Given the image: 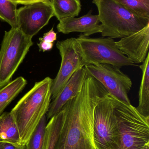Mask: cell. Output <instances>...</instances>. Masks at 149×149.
Wrapping results in <instances>:
<instances>
[{
	"instance_id": "obj_4",
	"label": "cell",
	"mask_w": 149,
	"mask_h": 149,
	"mask_svg": "<svg viewBox=\"0 0 149 149\" xmlns=\"http://www.w3.org/2000/svg\"><path fill=\"white\" fill-rule=\"evenodd\" d=\"M120 134L118 149H141L149 142V117L111 96Z\"/></svg>"
},
{
	"instance_id": "obj_8",
	"label": "cell",
	"mask_w": 149,
	"mask_h": 149,
	"mask_svg": "<svg viewBox=\"0 0 149 149\" xmlns=\"http://www.w3.org/2000/svg\"><path fill=\"white\" fill-rule=\"evenodd\" d=\"M56 46L59 51L61 62L57 74L52 81L51 93L52 100L60 93L73 74L85 66L77 38H71L58 41Z\"/></svg>"
},
{
	"instance_id": "obj_1",
	"label": "cell",
	"mask_w": 149,
	"mask_h": 149,
	"mask_svg": "<svg viewBox=\"0 0 149 149\" xmlns=\"http://www.w3.org/2000/svg\"><path fill=\"white\" fill-rule=\"evenodd\" d=\"M108 94L87 73L81 91L64 106V116L54 149H99L94 136V109Z\"/></svg>"
},
{
	"instance_id": "obj_5",
	"label": "cell",
	"mask_w": 149,
	"mask_h": 149,
	"mask_svg": "<svg viewBox=\"0 0 149 149\" xmlns=\"http://www.w3.org/2000/svg\"><path fill=\"white\" fill-rule=\"evenodd\" d=\"M18 28L5 31L0 49V89L8 84L33 45Z\"/></svg>"
},
{
	"instance_id": "obj_18",
	"label": "cell",
	"mask_w": 149,
	"mask_h": 149,
	"mask_svg": "<svg viewBox=\"0 0 149 149\" xmlns=\"http://www.w3.org/2000/svg\"><path fill=\"white\" fill-rule=\"evenodd\" d=\"M64 116V109H62L51 118L46 125L43 149H54Z\"/></svg>"
},
{
	"instance_id": "obj_23",
	"label": "cell",
	"mask_w": 149,
	"mask_h": 149,
	"mask_svg": "<svg viewBox=\"0 0 149 149\" xmlns=\"http://www.w3.org/2000/svg\"><path fill=\"white\" fill-rule=\"evenodd\" d=\"M39 51H45L51 50L53 47L52 43H47L43 41H40L39 43L38 44Z\"/></svg>"
},
{
	"instance_id": "obj_13",
	"label": "cell",
	"mask_w": 149,
	"mask_h": 149,
	"mask_svg": "<svg viewBox=\"0 0 149 149\" xmlns=\"http://www.w3.org/2000/svg\"><path fill=\"white\" fill-rule=\"evenodd\" d=\"M92 11L79 17H72L59 22L58 31L64 34L71 32H80L85 36L101 32L98 15H93Z\"/></svg>"
},
{
	"instance_id": "obj_14",
	"label": "cell",
	"mask_w": 149,
	"mask_h": 149,
	"mask_svg": "<svg viewBox=\"0 0 149 149\" xmlns=\"http://www.w3.org/2000/svg\"><path fill=\"white\" fill-rule=\"evenodd\" d=\"M0 141L22 145L17 126L10 112H4L0 116Z\"/></svg>"
},
{
	"instance_id": "obj_12",
	"label": "cell",
	"mask_w": 149,
	"mask_h": 149,
	"mask_svg": "<svg viewBox=\"0 0 149 149\" xmlns=\"http://www.w3.org/2000/svg\"><path fill=\"white\" fill-rule=\"evenodd\" d=\"M87 72L85 67L73 74L60 93L50 102L46 113L47 120L57 115L67 102L76 97L81 91Z\"/></svg>"
},
{
	"instance_id": "obj_16",
	"label": "cell",
	"mask_w": 149,
	"mask_h": 149,
	"mask_svg": "<svg viewBox=\"0 0 149 149\" xmlns=\"http://www.w3.org/2000/svg\"><path fill=\"white\" fill-rule=\"evenodd\" d=\"M54 16L60 21L78 16L81 5L80 0H50Z\"/></svg>"
},
{
	"instance_id": "obj_15",
	"label": "cell",
	"mask_w": 149,
	"mask_h": 149,
	"mask_svg": "<svg viewBox=\"0 0 149 149\" xmlns=\"http://www.w3.org/2000/svg\"><path fill=\"white\" fill-rule=\"evenodd\" d=\"M140 68L142 71L139 93V105L137 111L143 116L149 117V54Z\"/></svg>"
},
{
	"instance_id": "obj_7",
	"label": "cell",
	"mask_w": 149,
	"mask_h": 149,
	"mask_svg": "<svg viewBox=\"0 0 149 149\" xmlns=\"http://www.w3.org/2000/svg\"><path fill=\"white\" fill-rule=\"evenodd\" d=\"M94 136L99 149H118L120 134L111 95H107L95 107Z\"/></svg>"
},
{
	"instance_id": "obj_2",
	"label": "cell",
	"mask_w": 149,
	"mask_h": 149,
	"mask_svg": "<svg viewBox=\"0 0 149 149\" xmlns=\"http://www.w3.org/2000/svg\"><path fill=\"white\" fill-rule=\"evenodd\" d=\"M52 81L47 77L36 82L10 111L17 126L22 145H25L28 142L48 112L51 100Z\"/></svg>"
},
{
	"instance_id": "obj_10",
	"label": "cell",
	"mask_w": 149,
	"mask_h": 149,
	"mask_svg": "<svg viewBox=\"0 0 149 149\" xmlns=\"http://www.w3.org/2000/svg\"><path fill=\"white\" fill-rule=\"evenodd\" d=\"M53 16L50 1L25 5L17 9L18 28L24 34L32 38L48 24Z\"/></svg>"
},
{
	"instance_id": "obj_6",
	"label": "cell",
	"mask_w": 149,
	"mask_h": 149,
	"mask_svg": "<svg viewBox=\"0 0 149 149\" xmlns=\"http://www.w3.org/2000/svg\"><path fill=\"white\" fill-rule=\"evenodd\" d=\"M76 38L85 66L106 64L121 68L123 66L134 65V63L118 49L113 38H92L83 34Z\"/></svg>"
},
{
	"instance_id": "obj_3",
	"label": "cell",
	"mask_w": 149,
	"mask_h": 149,
	"mask_svg": "<svg viewBox=\"0 0 149 149\" xmlns=\"http://www.w3.org/2000/svg\"><path fill=\"white\" fill-rule=\"evenodd\" d=\"M93 3L98 8L102 36L122 38L149 24V18L137 15L115 0H93Z\"/></svg>"
},
{
	"instance_id": "obj_25",
	"label": "cell",
	"mask_w": 149,
	"mask_h": 149,
	"mask_svg": "<svg viewBox=\"0 0 149 149\" xmlns=\"http://www.w3.org/2000/svg\"><path fill=\"white\" fill-rule=\"evenodd\" d=\"M2 149H25V145H15L6 143Z\"/></svg>"
},
{
	"instance_id": "obj_21",
	"label": "cell",
	"mask_w": 149,
	"mask_h": 149,
	"mask_svg": "<svg viewBox=\"0 0 149 149\" xmlns=\"http://www.w3.org/2000/svg\"><path fill=\"white\" fill-rule=\"evenodd\" d=\"M137 15L149 18V0H115Z\"/></svg>"
},
{
	"instance_id": "obj_17",
	"label": "cell",
	"mask_w": 149,
	"mask_h": 149,
	"mask_svg": "<svg viewBox=\"0 0 149 149\" xmlns=\"http://www.w3.org/2000/svg\"><path fill=\"white\" fill-rule=\"evenodd\" d=\"M27 83L26 80L20 76L0 89V116L3 113L5 108L21 93Z\"/></svg>"
},
{
	"instance_id": "obj_20",
	"label": "cell",
	"mask_w": 149,
	"mask_h": 149,
	"mask_svg": "<svg viewBox=\"0 0 149 149\" xmlns=\"http://www.w3.org/2000/svg\"><path fill=\"white\" fill-rule=\"evenodd\" d=\"M17 6L10 0H0V20L8 23L11 28H18Z\"/></svg>"
},
{
	"instance_id": "obj_24",
	"label": "cell",
	"mask_w": 149,
	"mask_h": 149,
	"mask_svg": "<svg viewBox=\"0 0 149 149\" xmlns=\"http://www.w3.org/2000/svg\"><path fill=\"white\" fill-rule=\"evenodd\" d=\"M12 2L17 4H22V5H28L35 3L39 2L44 1H50V0H10Z\"/></svg>"
},
{
	"instance_id": "obj_19",
	"label": "cell",
	"mask_w": 149,
	"mask_h": 149,
	"mask_svg": "<svg viewBox=\"0 0 149 149\" xmlns=\"http://www.w3.org/2000/svg\"><path fill=\"white\" fill-rule=\"evenodd\" d=\"M46 114L44 116L25 145V149H43L47 125Z\"/></svg>"
},
{
	"instance_id": "obj_11",
	"label": "cell",
	"mask_w": 149,
	"mask_h": 149,
	"mask_svg": "<svg viewBox=\"0 0 149 149\" xmlns=\"http://www.w3.org/2000/svg\"><path fill=\"white\" fill-rule=\"evenodd\" d=\"M115 44L134 64L143 63L148 53L149 24L139 31L122 38Z\"/></svg>"
},
{
	"instance_id": "obj_27",
	"label": "cell",
	"mask_w": 149,
	"mask_h": 149,
	"mask_svg": "<svg viewBox=\"0 0 149 149\" xmlns=\"http://www.w3.org/2000/svg\"><path fill=\"white\" fill-rule=\"evenodd\" d=\"M5 143H6L0 141V149H3Z\"/></svg>"
},
{
	"instance_id": "obj_26",
	"label": "cell",
	"mask_w": 149,
	"mask_h": 149,
	"mask_svg": "<svg viewBox=\"0 0 149 149\" xmlns=\"http://www.w3.org/2000/svg\"><path fill=\"white\" fill-rule=\"evenodd\" d=\"M141 149H149V142L146 143Z\"/></svg>"
},
{
	"instance_id": "obj_9",
	"label": "cell",
	"mask_w": 149,
	"mask_h": 149,
	"mask_svg": "<svg viewBox=\"0 0 149 149\" xmlns=\"http://www.w3.org/2000/svg\"><path fill=\"white\" fill-rule=\"evenodd\" d=\"M87 72L99 82L110 95L125 104H131L128 93L132 86L131 79L120 68L106 64L85 66Z\"/></svg>"
},
{
	"instance_id": "obj_22",
	"label": "cell",
	"mask_w": 149,
	"mask_h": 149,
	"mask_svg": "<svg viewBox=\"0 0 149 149\" xmlns=\"http://www.w3.org/2000/svg\"><path fill=\"white\" fill-rule=\"evenodd\" d=\"M57 33L53 31V28H52L48 32L44 34L43 37L40 38L39 40L47 43H53L54 42L57 40Z\"/></svg>"
}]
</instances>
